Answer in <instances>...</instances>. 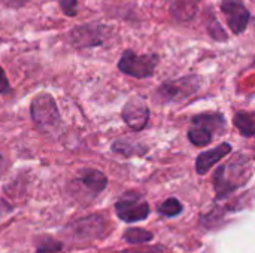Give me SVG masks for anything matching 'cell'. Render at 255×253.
<instances>
[{
    "mask_svg": "<svg viewBox=\"0 0 255 253\" xmlns=\"http://www.w3.org/2000/svg\"><path fill=\"white\" fill-rule=\"evenodd\" d=\"M158 212L161 215H164V216L172 218V216H176V215H179L182 212V204L176 198H167L164 203H161L158 206Z\"/></svg>",
    "mask_w": 255,
    "mask_h": 253,
    "instance_id": "cell-19",
    "label": "cell"
},
{
    "mask_svg": "<svg viewBox=\"0 0 255 253\" xmlns=\"http://www.w3.org/2000/svg\"><path fill=\"white\" fill-rule=\"evenodd\" d=\"M206 30H208L209 36H211L214 40H217V42H226V40H227V33H226V30L221 27L220 21H218L214 15L209 16L208 24H206Z\"/></svg>",
    "mask_w": 255,
    "mask_h": 253,
    "instance_id": "cell-18",
    "label": "cell"
},
{
    "mask_svg": "<svg viewBox=\"0 0 255 253\" xmlns=\"http://www.w3.org/2000/svg\"><path fill=\"white\" fill-rule=\"evenodd\" d=\"M197 3L196 0H175L170 6V13L179 21H188L196 15Z\"/></svg>",
    "mask_w": 255,
    "mask_h": 253,
    "instance_id": "cell-12",
    "label": "cell"
},
{
    "mask_svg": "<svg viewBox=\"0 0 255 253\" xmlns=\"http://www.w3.org/2000/svg\"><path fill=\"white\" fill-rule=\"evenodd\" d=\"M235 127L244 137L255 136V113L254 112H238L233 118Z\"/></svg>",
    "mask_w": 255,
    "mask_h": 253,
    "instance_id": "cell-14",
    "label": "cell"
},
{
    "mask_svg": "<svg viewBox=\"0 0 255 253\" xmlns=\"http://www.w3.org/2000/svg\"><path fill=\"white\" fill-rule=\"evenodd\" d=\"M200 89V78L196 75H188L178 79L166 81L155 91V100L163 104L181 103L193 97Z\"/></svg>",
    "mask_w": 255,
    "mask_h": 253,
    "instance_id": "cell-3",
    "label": "cell"
},
{
    "mask_svg": "<svg viewBox=\"0 0 255 253\" xmlns=\"http://www.w3.org/2000/svg\"><path fill=\"white\" fill-rule=\"evenodd\" d=\"M214 131L208 128L206 125L191 122V127L188 128V140L196 146H206L212 142Z\"/></svg>",
    "mask_w": 255,
    "mask_h": 253,
    "instance_id": "cell-13",
    "label": "cell"
},
{
    "mask_svg": "<svg viewBox=\"0 0 255 253\" xmlns=\"http://www.w3.org/2000/svg\"><path fill=\"white\" fill-rule=\"evenodd\" d=\"M124 239L130 245H142V243L151 242L152 234L148 233L146 230H142V228H130L124 233Z\"/></svg>",
    "mask_w": 255,
    "mask_h": 253,
    "instance_id": "cell-17",
    "label": "cell"
},
{
    "mask_svg": "<svg viewBox=\"0 0 255 253\" xmlns=\"http://www.w3.org/2000/svg\"><path fill=\"white\" fill-rule=\"evenodd\" d=\"M60 1V7L61 10L67 15V16H75L76 10H78V0H58Z\"/></svg>",
    "mask_w": 255,
    "mask_h": 253,
    "instance_id": "cell-20",
    "label": "cell"
},
{
    "mask_svg": "<svg viewBox=\"0 0 255 253\" xmlns=\"http://www.w3.org/2000/svg\"><path fill=\"white\" fill-rule=\"evenodd\" d=\"M115 212L124 222H139L148 218L149 206L139 194L128 192L117 201Z\"/></svg>",
    "mask_w": 255,
    "mask_h": 253,
    "instance_id": "cell-5",
    "label": "cell"
},
{
    "mask_svg": "<svg viewBox=\"0 0 255 253\" xmlns=\"http://www.w3.org/2000/svg\"><path fill=\"white\" fill-rule=\"evenodd\" d=\"M191 122H197V124L206 125L214 133L223 131L224 127H226V118H224L223 113H200V115L193 116Z\"/></svg>",
    "mask_w": 255,
    "mask_h": 253,
    "instance_id": "cell-15",
    "label": "cell"
},
{
    "mask_svg": "<svg viewBox=\"0 0 255 253\" xmlns=\"http://www.w3.org/2000/svg\"><path fill=\"white\" fill-rule=\"evenodd\" d=\"M253 66H254V67H255V60H254V63H253Z\"/></svg>",
    "mask_w": 255,
    "mask_h": 253,
    "instance_id": "cell-23",
    "label": "cell"
},
{
    "mask_svg": "<svg viewBox=\"0 0 255 253\" xmlns=\"http://www.w3.org/2000/svg\"><path fill=\"white\" fill-rule=\"evenodd\" d=\"M220 7L227 19V25L235 34H241L247 30L251 13L242 0H221Z\"/></svg>",
    "mask_w": 255,
    "mask_h": 253,
    "instance_id": "cell-7",
    "label": "cell"
},
{
    "mask_svg": "<svg viewBox=\"0 0 255 253\" xmlns=\"http://www.w3.org/2000/svg\"><path fill=\"white\" fill-rule=\"evenodd\" d=\"M158 55L157 54H145L139 55L130 49L124 51L120 61H118V69L131 78L136 79H146L151 78L158 66Z\"/></svg>",
    "mask_w": 255,
    "mask_h": 253,
    "instance_id": "cell-4",
    "label": "cell"
},
{
    "mask_svg": "<svg viewBox=\"0 0 255 253\" xmlns=\"http://www.w3.org/2000/svg\"><path fill=\"white\" fill-rule=\"evenodd\" d=\"M10 91V85H9V81L4 75V70L0 67V94H6Z\"/></svg>",
    "mask_w": 255,
    "mask_h": 253,
    "instance_id": "cell-21",
    "label": "cell"
},
{
    "mask_svg": "<svg viewBox=\"0 0 255 253\" xmlns=\"http://www.w3.org/2000/svg\"><path fill=\"white\" fill-rule=\"evenodd\" d=\"M109 28L103 24H84L70 31V42L76 48H94L109 39Z\"/></svg>",
    "mask_w": 255,
    "mask_h": 253,
    "instance_id": "cell-6",
    "label": "cell"
},
{
    "mask_svg": "<svg viewBox=\"0 0 255 253\" xmlns=\"http://www.w3.org/2000/svg\"><path fill=\"white\" fill-rule=\"evenodd\" d=\"M112 151L124 157H133V155H143L146 152V148H143L139 143L128 142V140H117L112 145Z\"/></svg>",
    "mask_w": 255,
    "mask_h": 253,
    "instance_id": "cell-16",
    "label": "cell"
},
{
    "mask_svg": "<svg viewBox=\"0 0 255 253\" xmlns=\"http://www.w3.org/2000/svg\"><path fill=\"white\" fill-rule=\"evenodd\" d=\"M247 170H248V163L244 160L242 155H239L236 160L221 166L217 169L214 174V186L218 198H224L239 186L245 183L247 179Z\"/></svg>",
    "mask_w": 255,
    "mask_h": 253,
    "instance_id": "cell-1",
    "label": "cell"
},
{
    "mask_svg": "<svg viewBox=\"0 0 255 253\" xmlns=\"http://www.w3.org/2000/svg\"><path fill=\"white\" fill-rule=\"evenodd\" d=\"M232 152V145L224 142L209 151L202 152L196 160V171L199 174H206L217 163H220L224 157Z\"/></svg>",
    "mask_w": 255,
    "mask_h": 253,
    "instance_id": "cell-9",
    "label": "cell"
},
{
    "mask_svg": "<svg viewBox=\"0 0 255 253\" xmlns=\"http://www.w3.org/2000/svg\"><path fill=\"white\" fill-rule=\"evenodd\" d=\"M102 227H103V219L100 216H88L75 222L69 228H72L73 237L79 240H85V239L94 237V234H99Z\"/></svg>",
    "mask_w": 255,
    "mask_h": 253,
    "instance_id": "cell-11",
    "label": "cell"
},
{
    "mask_svg": "<svg viewBox=\"0 0 255 253\" xmlns=\"http://www.w3.org/2000/svg\"><path fill=\"white\" fill-rule=\"evenodd\" d=\"M196 1H200V0H196Z\"/></svg>",
    "mask_w": 255,
    "mask_h": 253,
    "instance_id": "cell-24",
    "label": "cell"
},
{
    "mask_svg": "<svg viewBox=\"0 0 255 253\" xmlns=\"http://www.w3.org/2000/svg\"><path fill=\"white\" fill-rule=\"evenodd\" d=\"M121 116H123L124 122L127 124V127H130L134 131H140L148 125L149 109L142 98L134 97V98H130L124 104Z\"/></svg>",
    "mask_w": 255,
    "mask_h": 253,
    "instance_id": "cell-8",
    "label": "cell"
},
{
    "mask_svg": "<svg viewBox=\"0 0 255 253\" xmlns=\"http://www.w3.org/2000/svg\"><path fill=\"white\" fill-rule=\"evenodd\" d=\"M30 113L36 128L42 133L52 134L58 131L61 118L55 100L51 94H39L34 97L30 104Z\"/></svg>",
    "mask_w": 255,
    "mask_h": 253,
    "instance_id": "cell-2",
    "label": "cell"
},
{
    "mask_svg": "<svg viewBox=\"0 0 255 253\" xmlns=\"http://www.w3.org/2000/svg\"><path fill=\"white\" fill-rule=\"evenodd\" d=\"M81 188H84L90 195L96 197L99 195L108 185V179L106 176L96 170V169H84L79 173V177L76 179V182Z\"/></svg>",
    "mask_w": 255,
    "mask_h": 253,
    "instance_id": "cell-10",
    "label": "cell"
},
{
    "mask_svg": "<svg viewBox=\"0 0 255 253\" xmlns=\"http://www.w3.org/2000/svg\"><path fill=\"white\" fill-rule=\"evenodd\" d=\"M4 167H6V161H4V158L0 155V176H1L3 171H4Z\"/></svg>",
    "mask_w": 255,
    "mask_h": 253,
    "instance_id": "cell-22",
    "label": "cell"
}]
</instances>
